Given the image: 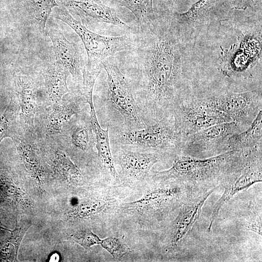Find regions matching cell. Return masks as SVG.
Segmentation results:
<instances>
[{
	"mask_svg": "<svg viewBox=\"0 0 262 262\" xmlns=\"http://www.w3.org/2000/svg\"><path fill=\"white\" fill-rule=\"evenodd\" d=\"M57 155L56 166L61 174L72 181H81L82 176L77 167L64 154L59 153Z\"/></svg>",
	"mask_w": 262,
	"mask_h": 262,
	"instance_id": "obj_27",
	"label": "cell"
},
{
	"mask_svg": "<svg viewBox=\"0 0 262 262\" xmlns=\"http://www.w3.org/2000/svg\"><path fill=\"white\" fill-rule=\"evenodd\" d=\"M2 0H0V5L1 2H2Z\"/></svg>",
	"mask_w": 262,
	"mask_h": 262,
	"instance_id": "obj_36",
	"label": "cell"
},
{
	"mask_svg": "<svg viewBox=\"0 0 262 262\" xmlns=\"http://www.w3.org/2000/svg\"><path fill=\"white\" fill-rule=\"evenodd\" d=\"M17 105L15 99L11 98L9 104L0 117V143L6 137L12 139L16 136L14 134L13 126Z\"/></svg>",
	"mask_w": 262,
	"mask_h": 262,
	"instance_id": "obj_26",
	"label": "cell"
},
{
	"mask_svg": "<svg viewBox=\"0 0 262 262\" xmlns=\"http://www.w3.org/2000/svg\"><path fill=\"white\" fill-rule=\"evenodd\" d=\"M262 146L244 149L240 161L224 178L220 185H224L223 193L213 209L208 230L213 224L222 206L239 192L262 181Z\"/></svg>",
	"mask_w": 262,
	"mask_h": 262,
	"instance_id": "obj_7",
	"label": "cell"
},
{
	"mask_svg": "<svg viewBox=\"0 0 262 262\" xmlns=\"http://www.w3.org/2000/svg\"><path fill=\"white\" fill-rule=\"evenodd\" d=\"M216 187L195 191L179 207L174 220L170 233V244L172 247L178 246L198 219L202 207Z\"/></svg>",
	"mask_w": 262,
	"mask_h": 262,
	"instance_id": "obj_12",
	"label": "cell"
},
{
	"mask_svg": "<svg viewBox=\"0 0 262 262\" xmlns=\"http://www.w3.org/2000/svg\"><path fill=\"white\" fill-rule=\"evenodd\" d=\"M245 227L250 230L262 235L261 216H257L247 220L245 223Z\"/></svg>",
	"mask_w": 262,
	"mask_h": 262,
	"instance_id": "obj_32",
	"label": "cell"
},
{
	"mask_svg": "<svg viewBox=\"0 0 262 262\" xmlns=\"http://www.w3.org/2000/svg\"><path fill=\"white\" fill-rule=\"evenodd\" d=\"M40 31H45L48 18L53 8L59 6L55 0H27Z\"/></svg>",
	"mask_w": 262,
	"mask_h": 262,
	"instance_id": "obj_23",
	"label": "cell"
},
{
	"mask_svg": "<svg viewBox=\"0 0 262 262\" xmlns=\"http://www.w3.org/2000/svg\"><path fill=\"white\" fill-rule=\"evenodd\" d=\"M197 91L209 105L228 115L244 131L262 110V87L247 89L201 88Z\"/></svg>",
	"mask_w": 262,
	"mask_h": 262,
	"instance_id": "obj_4",
	"label": "cell"
},
{
	"mask_svg": "<svg viewBox=\"0 0 262 262\" xmlns=\"http://www.w3.org/2000/svg\"><path fill=\"white\" fill-rule=\"evenodd\" d=\"M59 260V256L57 253L53 254L50 258L49 262H58Z\"/></svg>",
	"mask_w": 262,
	"mask_h": 262,
	"instance_id": "obj_35",
	"label": "cell"
},
{
	"mask_svg": "<svg viewBox=\"0 0 262 262\" xmlns=\"http://www.w3.org/2000/svg\"><path fill=\"white\" fill-rule=\"evenodd\" d=\"M48 34L53 45L56 62L77 80L82 79V57L76 44L68 40L60 31L50 29Z\"/></svg>",
	"mask_w": 262,
	"mask_h": 262,
	"instance_id": "obj_16",
	"label": "cell"
},
{
	"mask_svg": "<svg viewBox=\"0 0 262 262\" xmlns=\"http://www.w3.org/2000/svg\"><path fill=\"white\" fill-rule=\"evenodd\" d=\"M108 125L111 147L132 151L173 157L180 152L184 139L176 131L172 116L135 130Z\"/></svg>",
	"mask_w": 262,
	"mask_h": 262,
	"instance_id": "obj_3",
	"label": "cell"
},
{
	"mask_svg": "<svg viewBox=\"0 0 262 262\" xmlns=\"http://www.w3.org/2000/svg\"><path fill=\"white\" fill-rule=\"evenodd\" d=\"M54 16L70 27L80 37L87 53V65L101 64L105 59L131 49L132 40L130 33L119 36L95 33L75 19L62 5L55 7Z\"/></svg>",
	"mask_w": 262,
	"mask_h": 262,
	"instance_id": "obj_6",
	"label": "cell"
},
{
	"mask_svg": "<svg viewBox=\"0 0 262 262\" xmlns=\"http://www.w3.org/2000/svg\"><path fill=\"white\" fill-rule=\"evenodd\" d=\"M107 205L108 203L103 199L90 200L74 208L70 214L73 218L88 217L101 212Z\"/></svg>",
	"mask_w": 262,
	"mask_h": 262,
	"instance_id": "obj_25",
	"label": "cell"
},
{
	"mask_svg": "<svg viewBox=\"0 0 262 262\" xmlns=\"http://www.w3.org/2000/svg\"><path fill=\"white\" fill-rule=\"evenodd\" d=\"M16 257L14 245L10 244H0V261H13Z\"/></svg>",
	"mask_w": 262,
	"mask_h": 262,
	"instance_id": "obj_31",
	"label": "cell"
},
{
	"mask_svg": "<svg viewBox=\"0 0 262 262\" xmlns=\"http://www.w3.org/2000/svg\"><path fill=\"white\" fill-rule=\"evenodd\" d=\"M17 150L30 172L35 175L40 173V163L39 159L31 146L25 141L21 140L16 136L13 139Z\"/></svg>",
	"mask_w": 262,
	"mask_h": 262,
	"instance_id": "obj_24",
	"label": "cell"
},
{
	"mask_svg": "<svg viewBox=\"0 0 262 262\" xmlns=\"http://www.w3.org/2000/svg\"><path fill=\"white\" fill-rule=\"evenodd\" d=\"M170 181V186L152 189L140 199L125 203L122 210L133 212H165L179 208L196 190L181 182Z\"/></svg>",
	"mask_w": 262,
	"mask_h": 262,
	"instance_id": "obj_9",
	"label": "cell"
},
{
	"mask_svg": "<svg viewBox=\"0 0 262 262\" xmlns=\"http://www.w3.org/2000/svg\"><path fill=\"white\" fill-rule=\"evenodd\" d=\"M233 7L236 9H245L252 7L253 0H231Z\"/></svg>",
	"mask_w": 262,
	"mask_h": 262,
	"instance_id": "obj_33",
	"label": "cell"
},
{
	"mask_svg": "<svg viewBox=\"0 0 262 262\" xmlns=\"http://www.w3.org/2000/svg\"><path fill=\"white\" fill-rule=\"evenodd\" d=\"M101 64L106 74L107 100L121 119L118 126L129 130L145 128L131 85L115 56L105 59Z\"/></svg>",
	"mask_w": 262,
	"mask_h": 262,
	"instance_id": "obj_5",
	"label": "cell"
},
{
	"mask_svg": "<svg viewBox=\"0 0 262 262\" xmlns=\"http://www.w3.org/2000/svg\"><path fill=\"white\" fill-rule=\"evenodd\" d=\"M223 0H199L185 13L173 12L172 18L182 37L195 43L201 32L220 21Z\"/></svg>",
	"mask_w": 262,
	"mask_h": 262,
	"instance_id": "obj_10",
	"label": "cell"
},
{
	"mask_svg": "<svg viewBox=\"0 0 262 262\" xmlns=\"http://www.w3.org/2000/svg\"><path fill=\"white\" fill-rule=\"evenodd\" d=\"M81 99L78 97H71L61 105L54 108L49 119L48 129L50 133L60 132L65 123L78 115L81 111Z\"/></svg>",
	"mask_w": 262,
	"mask_h": 262,
	"instance_id": "obj_20",
	"label": "cell"
},
{
	"mask_svg": "<svg viewBox=\"0 0 262 262\" xmlns=\"http://www.w3.org/2000/svg\"><path fill=\"white\" fill-rule=\"evenodd\" d=\"M132 45L126 75L145 125L172 116L193 93L194 44L179 32L172 13L130 30Z\"/></svg>",
	"mask_w": 262,
	"mask_h": 262,
	"instance_id": "obj_1",
	"label": "cell"
},
{
	"mask_svg": "<svg viewBox=\"0 0 262 262\" xmlns=\"http://www.w3.org/2000/svg\"><path fill=\"white\" fill-rule=\"evenodd\" d=\"M78 122L71 130L70 142L77 150L86 152L92 149L96 144L95 137L90 123L88 125Z\"/></svg>",
	"mask_w": 262,
	"mask_h": 262,
	"instance_id": "obj_22",
	"label": "cell"
},
{
	"mask_svg": "<svg viewBox=\"0 0 262 262\" xmlns=\"http://www.w3.org/2000/svg\"><path fill=\"white\" fill-rule=\"evenodd\" d=\"M172 117L176 131L184 138L213 125L232 121L196 91L175 108Z\"/></svg>",
	"mask_w": 262,
	"mask_h": 262,
	"instance_id": "obj_8",
	"label": "cell"
},
{
	"mask_svg": "<svg viewBox=\"0 0 262 262\" xmlns=\"http://www.w3.org/2000/svg\"><path fill=\"white\" fill-rule=\"evenodd\" d=\"M93 93L92 91H85L83 92V95L89 106L90 125L95 136L98 158L104 171L114 178L116 179L118 174L115 168L112 153L109 126L107 125L106 129L104 130L101 127L98 122L94 105Z\"/></svg>",
	"mask_w": 262,
	"mask_h": 262,
	"instance_id": "obj_15",
	"label": "cell"
},
{
	"mask_svg": "<svg viewBox=\"0 0 262 262\" xmlns=\"http://www.w3.org/2000/svg\"><path fill=\"white\" fill-rule=\"evenodd\" d=\"M242 155L243 150L228 151L204 158L180 152L173 157L169 168L154 171L152 176L156 180L179 181L196 189H209L211 185L221 184Z\"/></svg>",
	"mask_w": 262,
	"mask_h": 262,
	"instance_id": "obj_2",
	"label": "cell"
},
{
	"mask_svg": "<svg viewBox=\"0 0 262 262\" xmlns=\"http://www.w3.org/2000/svg\"><path fill=\"white\" fill-rule=\"evenodd\" d=\"M113 155H116L121 167L120 176L124 178L143 180L152 167L164 157L155 152H141L124 148L111 147Z\"/></svg>",
	"mask_w": 262,
	"mask_h": 262,
	"instance_id": "obj_14",
	"label": "cell"
},
{
	"mask_svg": "<svg viewBox=\"0 0 262 262\" xmlns=\"http://www.w3.org/2000/svg\"><path fill=\"white\" fill-rule=\"evenodd\" d=\"M166 7L168 8V11L169 13H172L171 8L173 7L175 0H164Z\"/></svg>",
	"mask_w": 262,
	"mask_h": 262,
	"instance_id": "obj_34",
	"label": "cell"
},
{
	"mask_svg": "<svg viewBox=\"0 0 262 262\" xmlns=\"http://www.w3.org/2000/svg\"><path fill=\"white\" fill-rule=\"evenodd\" d=\"M262 111L245 130L229 136L225 141L223 152L244 150L262 146Z\"/></svg>",
	"mask_w": 262,
	"mask_h": 262,
	"instance_id": "obj_17",
	"label": "cell"
},
{
	"mask_svg": "<svg viewBox=\"0 0 262 262\" xmlns=\"http://www.w3.org/2000/svg\"><path fill=\"white\" fill-rule=\"evenodd\" d=\"M31 225L29 221H21L18 223L16 222V227L15 229L10 230L6 229L11 232L10 237L8 239L7 242L12 244L14 246L16 258L22 239L26 232L31 226Z\"/></svg>",
	"mask_w": 262,
	"mask_h": 262,
	"instance_id": "obj_29",
	"label": "cell"
},
{
	"mask_svg": "<svg viewBox=\"0 0 262 262\" xmlns=\"http://www.w3.org/2000/svg\"><path fill=\"white\" fill-rule=\"evenodd\" d=\"M73 240L85 249L90 248L97 244H99L101 240L98 235L88 229L79 231L72 236Z\"/></svg>",
	"mask_w": 262,
	"mask_h": 262,
	"instance_id": "obj_30",
	"label": "cell"
},
{
	"mask_svg": "<svg viewBox=\"0 0 262 262\" xmlns=\"http://www.w3.org/2000/svg\"><path fill=\"white\" fill-rule=\"evenodd\" d=\"M243 131L233 121L213 125L185 137L180 153L198 158L206 154H219L224 152V143L229 136Z\"/></svg>",
	"mask_w": 262,
	"mask_h": 262,
	"instance_id": "obj_11",
	"label": "cell"
},
{
	"mask_svg": "<svg viewBox=\"0 0 262 262\" xmlns=\"http://www.w3.org/2000/svg\"><path fill=\"white\" fill-rule=\"evenodd\" d=\"M129 9L135 16L137 25L154 19L156 13L153 8V0H109Z\"/></svg>",
	"mask_w": 262,
	"mask_h": 262,
	"instance_id": "obj_21",
	"label": "cell"
},
{
	"mask_svg": "<svg viewBox=\"0 0 262 262\" xmlns=\"http://www.w3.org/2000/svg\"><path fill=\"white\" fill-rule=\"evenodd\" d=\"M62 5L79 16L83 23H103L130 30L115 10L101 0H61Z\"/></svg>",
	"mask_w": 262,
	"mask_h": 262,
	"instance_id": "obj_13",
	"label": "cell"
},
{
	"mask_svg": "<svg viewBox=\"0 0 262 262\" xmlns=\"http://www.w3.org/2000/svg\"><path fill=\"white\" fill-rule=\"evenodd\" d=\"M69 73L56 62L49 65L44 70L43 76L49 98L53 103H59L69 90L67 78Z\"/></svg>",
	"mask_w": 262,
	"mask_h": 262,
	"instance_id": "obj_19",
	"label": "cell"
},
{
	"mask_svg": "<svg viewBox=\"0 0 262 262\" xmlns=\"http://www.w3.org/2000/svg\"><path fill=\"white\" fill-rule=\"evenodd\" d=\"M115 259H120L131 252L127 244L115 237H108L101 240L99 244Z\"/></svg>",
	"mask_w": 262,
	"mask_h": 262,
	"instance_id": "obj_28",
	"label": "cell"
},
{
	"mask_svg": "<svg viewBox=\"0 0 262 262\" xmlns=\"http://www.w3.org/2000/svg\"><path fill=\"white\" fill-rule=\"evenodd\" d=\"M15 84L22 117L29 128L33 130L36 110L34 85L29 78L24 76L16 77Z\"/></svg>",
	"mask_w": 262,
	"mask_h": 262,
	"instance_id": "obj_18",
	"label": "cell"
}]
</instances>
